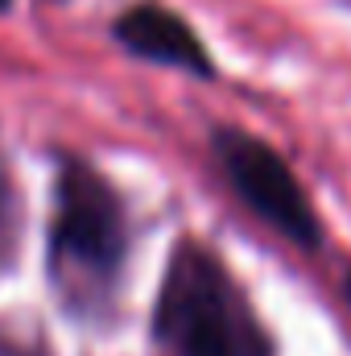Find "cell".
I'll list each match as a JSON object with an SVG mask.
<instances>
[{
  "instance_id": "5",
  "label": "cell",
  "mask_w": 351,
  "mask_h": 356,
  "mask_svg": "<svg viewBox=\"0 0 351 356\" xmlns=\"http://www.w3.org/2000/svg\"><path fill=\"white\" fill-rule=\"evenodd\" d=\"M4 4H8V0H0V13H4Z\"/></svg>"
},
{
  "instance_id": "2",
  "label": "cell",
  "mask_w": 351,
  "mask_h": 356,
  "mask_svg": "<svg viewBox=\"0 0 351 356\" xmlns=\"http://www.w3.org/2000/svg\"><path fill=\"white\" fill-rule=\"evenodd\" d=\"M215 154L232 178V186L244 195V203L257 216H264L277 232H285L302 249L318 245V220L310 211V199L293 182L289 166L264 141L240 133V129H223V133H215Z\"/></svg>"
},
{
  "instance_id": "1",
  "label": "cell",
  "mask_w": 351,
  "mask_h": 356,
  "mask_svg": "<svg viewBox=\"0 0 351 356\" xmlns=\"http://www.w3.org/2000/svg\"><path fill=\"white\" fill-rule=\"evenodd\" d=\"M157 340L170 356H273L244 294L190 241L174 253L162 282Z\"/></svg>"
},
{
  "instance_id": "3",
  "label": "cell",
  "mask_w": 351,
  "mask_h": 356,
  "mask_svg": "<svg viewBox=\"0 0 351 356\" xmlns=\"http://www.w3.org/2000/svg\"><path fill=\"white\" fill-rule=\"evenodd\" d=\"M54 253L67 261L75 257L79 266L112 269L124 249V224H120V203L108 191V182L83 166H67L58 178V216L50 228Z\"/></svg>"
},
{
  "instance_id": "6",
  "label": "cell",
  "mask_w": 351,
  "mask_h": 356,
  "mask_svg": "<svg viewBox=\"0 0 351 356\" xmlns=\"http://www.w3.org/2000/svg\"><path fill=\"white\" fill-rule=\"evenodd\" d=\"M348 290H351V286H348Z\"/></svg>"
},
{
  "instance_id": "4",
  "label": "cell",
  "mask_w": 351,
  "mask_h": 356,
  "mask_svg": "<svg viewBox=\"0 0 351 356\" xmlns=\"http://www.w3.org/2000/svg\"><path fill=\"white\" fill-rule=\"evenodd\" d=\"M116 38H120V46L132 50L137 58L166 63V67L203 75V79L215 75V67H211L203 42L194 38V29H190L182 17H174L170 8H162V4H137V8H128V13L116 21Z\"/></svg>"
}]
</instances>
